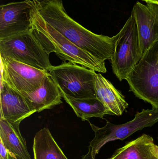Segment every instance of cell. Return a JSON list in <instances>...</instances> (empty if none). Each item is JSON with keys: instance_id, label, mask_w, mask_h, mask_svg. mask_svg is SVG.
I'll return each mask as SVG.
<instances>
[{"instance_id": "cell-21", "label": "cell", "mask_w": 158, "mask_h": 159, "mask_svg": "<svg viewBox=\"0 0 158 159\" xmlns=\"http://www.w3.org/2000/svg\"></svg>"}, {"instance_id": "cell-16", "label": "cell", "mask_w": 158, "mask_h": 159, "mask_svg": "<svg viewBox=\"0 0 158 159\" xmlns=\"http://www.w3.org/2000/svg\"><path fill=\"white\" fill-rule=\"evenodd\" d=\"M61 93L62 97L72 107L76 116L83 121H89L92 117L104 119L105 115H110L104 104L97 97L74 98L62 91Z\"/></svg>"}, {"instance_id": "cell-18", "label": "cell", "mask_w": 158, "mask_h": 159, "mask_svg": "<svg viewBox=\"0 0 158 159\" xmlns=\"http://www.w3.org/2000/svg\"><path fill=\"white\" fill-rule=\"evenodd\" d=\"M0 159H15L14 155L6 149L1 142H0Z\"/></svg>"}, {"instance_id": "cell-12", "label": "cell", "mask_w": 158, "mask_h": 159, "mask_svg": "<svg viewBox=\"0 0 158 159\" xmlns=\"http://www.w3.org/2000/svg\"><path fill=\"white\" fill-rule=\"evenodd\" d=\"M95 87L96 97L104 104L110 115L122 116L129 104L121 93L100 73L95 75Z\"/></svg>"}, {"instance_id": "cell-4", "label": "cell", "mask_w": 158, "mask_h": 159, "mask_svg": "<svg viewBox=\"0 0 158 159\" xmlns=\"http://www.w3.org/2000/svg\"><path fill=\"white\" fill-rule=\"evenodd\" d=\"M126 80L136 97L158 108V41L145 52Z\"/></svg>"}, {"instance_id": "cell-19", "label": "cell", "mask_w": 158, "mask_h": 159, "mask_svg": "<svg viewBox=\"0 0 158 159\" xmlns=\"http://www.w3.org/2000/svg\"><path fill=\"white\" fill-rule=\"evenodd\" d=\"M144 1L147 3H151L156 4L158 5V0H143Z\"/></svg>"}, {"instance_id": "cell-10", "label": "cell", "mask_w": 158, "mask_h": 159, "mask_svg": "<svg viewBox=\"0 0 158 159\" xmlns=\"http://www.w3.org/2000/svg\"><path fill=\"white\" fill-rule=\"evenodd\" d=\"M1 118L12 125L20 122L36 112L30 102L22 93L1 80Z\"/></svg>"}, {"instance_id": "cell-3", "label": "cell", "mask_w": 158, "mask_h": 159, "mask_svg": "<svg viewBox=\"0 0 158 159\" xmlns=\"http://www.w3.org/2000/svg\"><path fill=\"white\" fill-rule=\"evenodd\" d=\"M106 120V124L102 128L89 122L95 137L90 143L88 153L82 159H95L101 148L109 142L123 141L138 131L152 127L158 122V108L143 109L136 113L132 120L124 124L116 125Z\"/></svg>"}, {"instance_id": "cell-15", "label": "cell", "mask_w": 158, "mask_h": 159, "mask_svg": "<svg viewBox=\"0 0 158 159\" xmlns=\"http://www.w3.org/2000/svg\"><path fill=\"white\" fill-rule=\"evenodd\" d=\"M0 140L5 147L20 159H32L26 141L19 130V126L10 124L0 118Z\"/></svg>"}, {"instance_id": "cell-2", "label": "cell", "mask_w": 158, "mask_h": 159, "mask_svg": "<svg viewBox=\"0 0 158 159\" xmlns=\"http://www.w3.org/2000/svg\"><path fill=\"white\" fill-rule=\"evenodd\" d=\"M31 17L32 30L49 55L54 52L64 61L76 63L97 72H107L105 61L81 49L46 23L38 13L35 4Z\"/></svg>"}, {"instance_id": "cell-9", "label": "cell", "mask_w": 158, "mask_h": 159, "mask_svg": "<svg viewBox=\"0 0 158 159\" xmlns=\"http://www.w3.org/2000/svg\"><path fill=\"white\" fill-rule=\"evenodd\" d=\"M33 0L13 2L0 6V40L30 31Z\"/></svg>"}, {"instance_id": "cell-20", "label": "cell", "mask_w": 158, "mask_h": 159, "mask_svg": "<svg viewBox=\"0 0 158 159\" xmlns=\"http://www.w3.org/2000/svg\"><path fill=\"white\" fill-rule=\"evenodd\" d=\"M14 158H15V159H20L19 158L16 157H15V156H14Z\"/></svg>"}, {"instance_id": "cell-7", "label": "cell", "mask_w": 158, "mask_h": 159, "mask_svg": "<svg viewBox=\"0 0 158 159\" xmlns=\"http://www.w3.org/2000/svg\"><path fill=\"white\" fill-rule=\"evenodd\" d=\"M118 33L110 60L113 72L122 81L126 80L142 58L137 24L132 12Z\"/></svg>"}, {"instance_id": "cell-1", "label": "cell", "mask_w": 158, "mask_h": 159, "mask_svg": "<svg viewBox=\"0 0 158 159\" xmlns=\"http://www.w3.org/2000/svg\"><path fill=\"white\" fill-rule=\"evenodd\" d=\"M46 23L85 52L99 60H111L119 34L112 37L97 34L82 26L66 11L63 0H33Z\"/></svg>"}, {"instance_id": "cell-14", "label": "cell", "mask_w": 158, "mask_h": 159, "mask_svg": "<svg viewBox=\"0 0 158 159\" xmlns=\"http://www.w3.org/2000/svg\"><path fill=\"white\" fill-rule=\"evenodd\" d=\"M108 159H158V146L152 137L143 134L117 149Z\"/></svg>"}, {"instance_id": "cell-8", "label": "cell", "mask_w": 158, "mask_h": 159, "mask_svg": "<svg viewBox=\"0 0 158 159\" xmlns=\"http://www.w3.org/2000/svg\"><path fill=\"white\" fill-rule=\"evenodd\" d=\"M1 80L22 94L36 90L41 85L48 72L1 57Z\"/></svg>"}, {"instance_id": "cell-13", "label": "cell", "mask_w": 158, "mask_h": 159, "mask_svg": "<svg viewBox=\"0 0 158 159\" xmlns=\"http://www.w3.org/2000/svg\"><path fill=\"white\" fill-rule=\"evenodd\" d=\"M23 95L29 101L38 113L51 109L62 102L61 91L49 73L38 89Z\"/></svg>"}, {"instance_id": "cell-11", "label": "cell", "mask_w": 158, "mask_h": 159, "mask_svg": "<svg viewBox=\"0 0 158 159\" xmlns=\"http://www.w3.org/2000/svg\"><path fill=\"white\" fill-rule=\"evenodd\" d=\"M132 12L136 20L142 57L158 41V5L137 2Z\"/></svg>"}, {"instance_id": "cell-17", "label": "cell", "mask_w": 158, "mask_h": 159, "mask_svg": "<svg viewBox=\"0 0 158 159\" xmlns=\"http://www.w3.org/2000/svg\"><path fill=\"white\" fill-rule=\"evenodd\" d=\"M32 150L34 159H68L46 128L35 134Z\"/></svg>"}, {"instance_id": "cell-5", "label": "cell", "mask_w": 158, "mask_h": 159, "mask_svg": "<svg viewBox=\"0 0 158 159\" xmlns=\"http://www.w3.org/2000/svg\"><path fill=\"white\" fill-rule=\"evenodd\" d=\"M0 54L47 71L52 66L49 54L32 30L0 40Z\"/></svg>"}, {"instance_id": "cell-6", "label": "cell", "mask_w": 158, "mask_h": 159, "mask_svg": "<svg viewBox=\"0 0 158 159\" xmlns=\"http://www.w3.org/2000/svg\"><path fill=\"white\" fill-rule=\"evenodd\" d=\"M59 90L74 98L96 97L95 71L71 62L52 66L48 71Z\"/></svg>"}]
</instances>
